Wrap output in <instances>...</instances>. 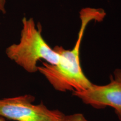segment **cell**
<instances>
[{
    "mask_svg": "<svg viewBox=\"0 0 121 121\" xmlns=\"http://www.w3.org/2000/svg\"><path fill=\"white\" fill-rule=\"evenodd\" d=\"M5 52L10 60L29 73L38 71L39 60L56 65L60 58L58 53L43 38L40 24H36L32 17H23L19 42L9 46Z\"/></svg>",
    "mask_w": 121,
    "mask_h": 121,
    "instance_id": "2",
    "label": "cell"
},
{
    "mask_svg": "<svg viewBox=\"0 0 121 121\" xmlns=\"http://www.w3.org/2000/svg\"><path fill=\"white\" fill-rule=\"evenodd\" d=\"M84 104L95 109L110 107L121 119V69H117L110 76L108 84L103 85L92 84L81 91L72 92Z\"/></svg>",
    "mask_w": 121,
    "mask_h": 121,
    "instance_id": "4",
    "label": "cell"
},
{
    "mask_svg": "<svg viewBox=\"0 0 121 121\" xmlns=\"http://www.w3.org/2000/svg\"><path fill=\"white\" fill-rule=\"evenodd\" d=\"M35 98L25 94L0 98V117L15 121H62L65 114L48 108L43 103L34 104Z\"/></svg>",
    "mask_w": 121,
    "mask_h": 121,
    "instance_id": "3",
    "label": "cell"
},
{
    "mask_svg": "<svg viewBox=\"0 0 121 121\" xmlns=\"http://www.w3.org/2000/svg\"><path fill=\"white\" fill-rule=\"evenodd\" d=\"M0 121H5L4 120V118H2V117H0Z\"/></svg>",
    "mask_w": 121,
    "mask_h": 121,
    "instance_id": "7",
    "label": "cell"
},
{
    "mask_svg": "<svg viewBox=\"0 0 121 121\" xmlns=\"http://www.w3.org/2000/svg\"><path fill=\"white\" fill-rule=\"evenodd\" d=\"M6 0H0V13L4 14L6 13Z\"/></svg>",
    "mask_w": 121,
    "mask_h": 121,
    "instance_id": "6",
    "label": "cell"
},
{
    "mask_svg": "<svg viewBox=\"0 0 121 121\" xmlns=\"http://www.w3.org/2000/svg\"><path fill=\"white\" fill-rule=\"evenodd\" d=\"M119 121H121V119H119Z\"/></svg>",
    "mask_w": 121,
    "mask_h": 121,
    "instance_id": "8",
    "label": "cell"
},
{
    "mask_svg": "<svg viewBox=\"0 0 121 121\" xmlns=\"http://www.w3.org/2000/svg\"><path fill=\"white\" fill-rule=\"evenodd\" d=\"M105 13L102 9L86 8L80 13L81 26L78 38L71 49L56 45L54 50L60 56L56 65L45 62L38 66L40 72L56 90L60 92L81 91L88 89L93 83L85 75L80 63V51L85 29L92 21L102 20Z\"/></svg>",
    "mask_w": 121,
    "mask_h": 121,
    "instance_id": "1",
    "label": "cell"
},
{
    "mask_svg": "<svg viewBox=\"0 0 121 121\" xmlns=\"http://www.w3.org/2000/svg\"><path fill=\"white\" fill-rule=\"evenodd\" d=\"M62 121H89L82 113H74L65 115Z\"/></svg>",
    "mask_w": 121,
    "mask_h": 121,
    "instance_id": "5",
    "label": "cell"
}]
</instances>
